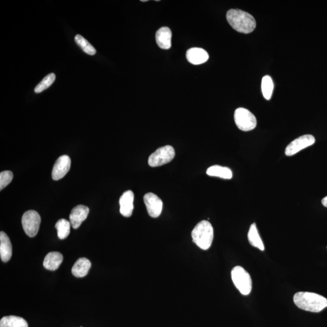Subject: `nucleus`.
<instances>
[{
  "mask_svg": "<svg viewBox=\"0 0 327 327\" xmlns=\"http://www.w3.org/2000/svg\"><path fill=\"white\" fill-rule=\"evenodd\" d=\"M234 119L236 126L242 131H251L257 125V118L247 109L240 108L236 109Z\"/></svg>",
  "mask_w": 327,
  "mask_h": 327,
  "instance_id": "nucleus-5",
  "label": "nucleus"
},
{
  "mask_svg": "<svg viewBox=\"0 0 327 327\" xmlns=\"http://www.w3.org/2000/svg\"><path fill=\"white\" fill-rule=\"evenodd\" d=\"M227 19L235 31L243 34H250L257 27L254 17L239 9H231L227 13Z\"/></svg>",
  "mask_w": 327,
  "mask_h": 327,
  "instance_id": "nucleus-2",
  "label": "nucleus"
},
{
  "mask_svg": "<svg viewBox=\"0 0 327 327\" xmlns=\"http://www.w3.org/2000/svg\"><path fill=\"white\" fill-rule=\"evenodd\" d=\"M63 261V255L60 252L48 253L43 261V266L47 270L55 271L58 269Z\"/></svg>",
  "mask_w": 327,
  "mask_h": 327,
  "instance_id": "nucleus-16",
  "label": "nucleus"
},
{
  "mask_svg": "<svg viewBox=\"0 0 327 327\" xmlns=\"http://www.w3.org/2000/svg\"><path fill=\"white\" fill-rule=\"evenodd\" d=\"M315 138L312 135H305L295 139L287 145L285 154L287 157L293 156L301 150L315 143Z\"/></svg>",
  "mask_w": 327,
  "mask_h": 327,
  "instance_id": "nucleus-8",
  "label": "nucleus"
},
{
  "mask_svg": "<svg viewBox=\"0 0 327 327\" xmlns=\"http://www.w3.org/2000/svg\"><path fill=\"white\" fill-rule=\"evenodd\" d=\"M70 166L71 160L68 155H62L58 158L52 171L53 179L55 181L62 179L69 171Z\"/></svg>",
  "mask_w": 327,
  "mask_h": 327,
  "instance_id": "nucleus-10",
  "label": "nucleus"
},
{
  "mask_svg": "<svg viewBox=\"0 0 327 327\" xmlns=\"http://www.w3.org/2000/svg\"><path fill=\"white\" fill-rule=\"evenodd\" d=\"M70 222L66 219H60L56 224L58 238L60 239H66L70 234Z\"/></svg>",
  "mask_w": 327,
  "mask_h": 327,
  "instance_id": "nucleus-22",
  "label": "nucleus"
},
{
  "mask_svg": "<svg viewBox=\"0 0 327 327\" xmlns=\"http://www.w3.org/2000/svg\"><path fill=\"white\" fill-rule=\"evenodd\" d=\"M134 194L131 190H128L122 194L119 199L121 214L126 218L131 217L134 211Z\"/></svg>",
  "mask_w": 327,
  "mask_h": 327,
  "instance_id": "nucleus-12",
  "label": "nucleus"
},
{
  "mask_svg": "<svg viewBox=\"0 0 327 327\" xmlns=\"http://www.w3.org/2000/svg\"><path fill=\"white\" fill-rule=\"evenodd\" d=\"M91 262L86 258H81L74 264L72 268V273L77 278H83L89 273Z\"/></svg>",
  "mask_w": 327,
  "mask_h": 327,
  "instance_id": "nucleus-17",
  "label": "nucleus"
},
{
  "mask_svg": "<svg viewBox=\"0 0 327 327\" xmlns=\"http://www.w3.org/2000/svg\"><path fill=\"white\" fill-rule=\"evenodd\" d=\"M41 217L34 210H29L22 215L21 223L24 231L29 237H35L38 234L41 224Z\"/></svg>",
  "mask_w": 327,
  "mask_h": 327,
  "instance_id": "nucleus-7",
  "label": "nucleus"
},
{
  "mask_svg": "<svg viewBox=\"0 0 327 327\" xmlns=\"http://www.w3.org/2000/svg\"><path fill=\"white\" fill-rule=\"evenodd\" d=\"M207 174L210 177H215L225 180H231L233 177V173L229 167L214 165L210 167L207 170Z\"/></svg>",
  "mask_w": 327,
  "mask_h": 327,
  "instance_id": "nucleus-18",
  "label": "nucleus"
},
{
  "mask_svg": "<svg viewBox=\"0 0 327 327\" xmlns=\"http://www.w3.org/2000/svg\"><path fill=\"white\" fill-rule=\"evenodd\" d=\"M56 79V76L54 73L48 74V76L45 77L43 80L35 87V92L39 93L46 90L54 83Z\"/></svg>",
  "mask_w": 327,
  "mask_h": 327,
  "instance_id": "nucleus-24",
  "label": "nucleus"
},
{
  "mask_svg": "<svg viewBox=\"0 0 327 327\" xmlns=\"http://www.w3.org/2000/svg\"><path fill=\"white\" fill-rule=\"evenodd\" d=\"M231 275L233 283L239 292L248 295L252 290V281L248 272L241 266H236L233 268Z\"/></svg>",
  "mask_w": 327,
  "mask_h": 327,
  "instance_id": "nucleus-4",
  "label": "nucleus"
},
{
  "mask_svg": "<svg viewBox=\"0 0 327 327\" xmlns=\"http://www.w3.org/2000/svg\"><path fill=\"white\" fill-rule=\"evenodd\" d=\"M175 156V151L171 145L161 147L150 155L148 163L150 167H156L170 163Z\"/></svg>",
  "mask_w": 327,
  "mask_h": 327,
  "instance_id": "nucleus-6",
  "label": "nucleus"
},
{
  "mask_svg": "<svg viewBox=\"0 0 327 327\" xmlns=\"http://www.w3.org/2000/svg\"><path fill=\"white\" fill-rule=\"evenodd\" d=\"M75 41L79 47L82 48L84 53L92 56L96 54V51L95 47L82 35H77L75 37Z\"/></svg>",
  "mask_w": 327,
  "mask_h": 327,
  "instance_id": "nucleus-23",
  "label": "nucleus"
},
{
  "mask_svg": "<svg viewBox=\"0 0 327 327\" xmlns=\"http://www.w3.org/2000/svg\"><path fill=\"white\" fill-rule=\"evenodd\" d=\"M89 213V209L87 206L79 205L74 207L69 216L72 228L74 229L79 228L82 222L87 218Z\"/></svg>",
  "mask_w": 327,
  "mask_h": 327,
  "instance_id": "nucleus-11",
  "label": "nucleus"
},
{
  "mask_svg": "<svg viewBox=\"0 0 327 327\" xmlns=\"http://www.w3.org/2000/svg\"><path fill=\"white\" fill-rule=\"evenodd\" d=\"M13 173L11 171L6 170L0 173V190L4 189L13 180Z\"/></svg>",
  "mask_w": 327,
  "mask_h": 327,
  "instance_id": "nucleus-25",
  "label": "nucleus"
},
{
  "mask_svg": "<svg viewBox=\"0 0 327 327\" xmlns=\"http://www.w3.org/2000/svg\"><path fill=\"white\" fill-rule=\"evenodd\" d=\"M12 246L8 236L4 232L0 233V257L3 262H7L12 257Z\"/></svg>",
  "mask_w": 327,
  "mask_h": 327,
  "instance_id": "nucleus-14",
  "label": "nucleus"
},
{
  "mask_svg": "<svg viewBox=\"0 0 327 327\" xmlns=\"http://www.w3.org/2000/svg\"><path fill=\"white\" fill-rule=\"evenodd\" d=\"M274 84L271 78L268 76H265L262 78L261 83V89L262 94L265 99L269 100L271 98L273 93Z\"/></svg>",
  "mask_w": 327,
  "mask_h": 327,
  "instance_id": "nucleus-21",
  "label": "nucleus"
},
{
  "mask_svg": "<svg viewBox=\"0 0 327 327\" xmlns=\"http://www.w3.org/2000/svg\"><path fill=\"white\" fill-rule=\"evenodd\" d=\"M171 37L172 34L169 28L163 27L156 33V41L158 46L163 49H169L171 46Z\"/></svg>",
  "mask_w": 327,
  "mask_h": 327,
  "instance_id": "nucleus-15",
  "label": "nucleus"
},
{
  "mask_svg": "<svg viewBox=\"0 0 327 327\" xmlns=\"http://www.w3.org/2000/svg\"><path fill=\"white\" fill-rule=\"evenodd\" d=\"M0 327H28V323L21 317L8 316L0 320Z\"/></svg>",
  "mask_w": 327,
  "mask_h": 327,
  "instance_id": "nucleus-19",
  "label": "nucleus"
},
{
  "mask_svg": "<svg viewBox=\"0 0 327 327\" xmlns=\"http://www.w3.org/2000/svg\"><path fill=\"white\" fill-rule=\"evenodd\" d=\"M141 2H147V0H141Z\"/></svg>",
  "mask_w": 327,
  "mask_h": 327,
  "instance_id": "nucleus-27",
  "label": "nucleus"
},
{
  "mask_svg": "<svg viewBox=\"0 0 327 327\" xmlns=\"http://www.w3.org/2000/svg\"><path fill=\"white\" fill-rule=\"evenodd\" d=\"M248 239L250 244L256 248L260 249L261 251H264L265 249L263 242L259 234L257 225L255 223L250 225V229L248 233Z\"/></svg>",
  "mask_w": 327,
  "mask_h": 327,
  "instance_id": "nucleus-20",
  "label": "nucleus"
},
{
  "mask_svg": "<svg viewBox=\"0 0 327 327\" xmlns=\"http://www.w3.org/2000/svg\"><path fill=\"white\" fill-rule=\"evenodd\" d=\"M144 202L148 215L152 218H156L161 215L163 203L159 197L153 193H148L144 196Z\"/></svg>",
  "mask_w": 327,
  "mask_h": 327,
  "instance_id": "nucleus-9",
  "label": "nucleus"
},
{
  "mask_svg": "<svg viewBox=\"0 0 327 327\" xmlns=\"http://www.w3.org/2000/svg\"><path fill=\"white\" fill-rule=\"evenodd\" d=\"M214 232L209 221H200L192 232V237L195 244L204 250H208L212 244Z\"/></svg>",
  "mask_w": 327,
  "mask_h": 327,
  "instance_id": "nucleus-3",
  "label": "nucleus"
},
{
  "mask_svg": "<svg viewBox=\"0 0 327 327\" xmlns=\"http://www.w3.org/2000/svg\"><path fill=\"white\" fill-rule=\"evenodd\" d=\"M322 204L323 206L327 207V196L323 197L322 200Z\"/></svg>",
  "mask_w": 327,
  "mask_h": 327,
  "instance_id": "nucleus-26",
  "label": "nucleus"
},
{
  "mask_svg": "<svg viewBox=\"0 0 327 327\" xmlns=\"http://www.w3.org/2000/svg\"><path fill=\"white\" fill-rule=\"evenodd\" d=\"M293 300L299 309L307 312L319 313L327 307V299L320 294L311 292H298Z\"/></svg>",
  "mask_w": 327,
  "mask_h": 327,
  "instance_id": "nucleus-1",
  "label": "nucleus"
},
{
  "mask_svg": "<svg viewBox=\"0 0 327 327\" xmlns=\"http://www.w3.org/2000/svg\"><path fill=\"white\" fill-rule=\"evenodd\" d=\"M186 57L189 62L194 65H199L209 60V54L202 48H191L187 51Z\"/></svg>",
  "mask_w": 327,
  "mask_h": 327,
  "instance_id": "nucleus-13",
  "label": "nucleus"
}]
</instances>
